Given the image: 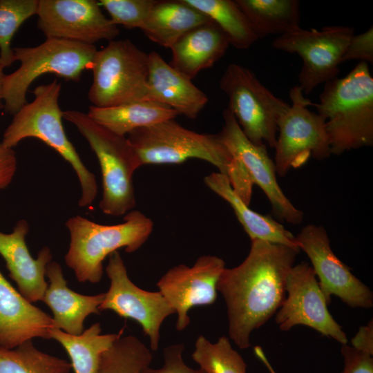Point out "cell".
Segmentation results:
<instances>
[{
    "label": "cell",
    "mask_w": 373,
    "mask_h": 373,
    "mask_svg": "<svg viewBox=\"0 0 373 373\" xmlns=\"http://www.w3.org/2000/svg\"><path fill=\"white\" fill-rule=\"evenodd\" d=\"M139 166L180 164L200 159L225 175L236 192L249 203L253 182L242 164L234 157L216 134L199 133L186 128L174 119L135 129L126 137Z\"/></svg>",
    "instance_id": "7a4b0ae2"
},
{
    "label": "cell",
    "mask_w": 373,
    "mask_h": 373,
    "mask_svg": "<svg viewBox=\"0 0 373 373\" xmlns=\"http://www.w3.org/2000/svg\"><path fill=\"white\" fill-rule=\"evenodd\" d=\"M191 357L204 373H246L247 364L243 358L224 336L214 343L199 336Z\"/></svg>",
    "instance_id": "4dcf8cb0"
},
{
    "label": "cell",
    "mask_w": 373,
    "mask_h": 373,
    "mask_svg": "<svg viewBox=\"0 0 373 373\" xmlns=\"http://www.w3.org/2000/svg\"><path fill=\"white\" fill-rule=\"evenodd\" d=\"M233 114L245 136L254 144L274 148L278 121L290 104L274 95L249 68L227 66L219 81Z\"/></svg>",
    "instance_id": "ba28073f"
},
{
    "label": "cell",
    "mask_w": 373,
    "mask_h": 373,
    "mask_svg": "<svg viewBox=\"0 0 373 373\" xmlns=\"http://www.w3.org/2000/svg\"><path fill=\"white\" fill-rule=\"evenodd\" d=\"M87 115L113 133L126 136L135 129L175 119L178 114L166 105L140 100L106 108L91 105Z\"/></svg>",
    "instance_id": "d4e9b609"
},
{
    "label": "cell",
    "mask_w": 373,
    "mask_h": 373,
    "mask_svg": "<svg viewBox=\"0 0 373 373\" xmlns=\"http://www.w3.org/2000/svg\"><path fill=\"white\" fill-rule=\"evenodd\" d=\"M291 104L278 121L274 165L276 175L285 176L311 157L322 160L332 154L325 131V120L307 107L313 103L298 85L289 90Z\"/></svg>",
    "instance_id": "30bf717a"
},
{
    "label": "cell",
    "mask_w": 373,
    "mask_h": 373,
    "mask_svg": "<svg viewBox=\"0 0 373 373\" xmlns=\"http://www.w3.org/2000/svg\"><path fill=\"white\" fill-rule=\"evenodd\" d=\"M53 319L26 299L0 271V347L14 349L33 338H50Z\"/></svg>",
    "instance_id": "d6986e66"
},
{
    "label": "cell",
    "mask_w": 373,
    "mask_h": 373,
    "mask_svg": "<svg viewBox=\"0 0 373 373\" xmlns=\"http://www.w3.org/2000/svg\"><path fill=\"white\" fill-rule=\"evenodd\" d=\"M351 345L363 352L373 355V321L359 327L356 335L351 339Z\"/></svg>",
    "instance_id": "74e56055"
},
{
    "label": "cell",
    "mask_w": 373,
    "mask_h": 373,
    "mask_svg": "<svg viewBox=\"0 0 373 373\" xmlns=\"http://www.w3.org/2000/svg\"><path fill=\"white\" fill-rule=\"evenodd\" d=\"M37 28L46 38L94 45L113 40L119 28L95 0H39Z\"/></svg>",
    "instance_id": "9a60e30c"
},
{
    "label": "cell",
    "mask_w": 373,
    "mask_h": 373,
    "mask_svg": "<svg viewBox=\"0 0 373 373\" xmlns=\"http://www.w3.org/2000/svg\"><path fill=\"white\" fill-rule=\"evenodd\" d=\"M359 60L373 64V27L359 35H354L343 55L341 61Z\"/></svg>",
    "instance_id": "e575fe53"
},
{
    "label": "cell",
    "mask_w": 373,
    "mask_h": 373,
    "mask_svg": "<svg viewBox=\"0 0 373 373\" xmlns=\"http://www.w3.org/2000/svg\"><path fill=\"white\" fill-rule=\"evenodd\" d=\"M344 367L341 373H373L372 355L352 345L343 344L341 349Z\"/></svg>",
    "instance_id": "d590c367"
},
{
    "label": "cell",
    "mask_w": 373,
    "mask_h": 373,
    "mask_svg": "<svg viewBox=\"0 0 373 373\" xmlns=\"http://www.w3.org/2000/svg\"><path fill=\"white\" fill-rule=\"evenodd\" d=\"M61 88L56 79L36 87L32 91L34 99L13 115L1 142L13 149L23 139L35 137L53 149L75 171L82 189L78 205L86 207L95 200L97 184L95 175L84 165L65 133L63 111L59 105Z\"/></svg>",
    "instance_id": "277c9868"
},
{
    "label": "cell",
    "mask_w": 373,
    "mask_h": 373,
    "mask_svg": "<svg viewBox=\"0 0 373 373\" xmlns=\"http://www.w3.org/2000/svg\"><path fill=\"white\" fill-rule=\"evenodd\" d=\"M29 231L28 222H17L10 233L0 231V255L6 261L10 277L16 283L20 294L30 303L42 300L48 287L46 269L52 256L48 247H44L34 258L26 242Z\"/></svg>",
    "instance_id": "ac0fdd59"
},
{
    "label": "cell",
    "mask_w": 373,
    "mask_h": 373,
    "mask_svg": "<svg viewBox=\"0 0 373 373\" xmlns=\"http://www.w3.org/2000/svg\"><path fill=\"white\" fill-rule=\"evenodd\" d=\"M13 51L15 61H19L21 64L5 75L3 100L5 111L14 115L28 103L26 93L36 79L50 73L77 82L84 70H92L97 50L95 45L46 38L39 46L15 47Z\"/></svg>",
    "instance_id": "8992f818"
},
{
    "label": "cell",
    "mask_w": 373,
    "mask_h": 373,
    "mask_svg": "<svg viewBox=\"0 0 373 373\" xmlns=\"http://www.w3.org/2000/svg\"><path fill=\"white\" fill-rule=\"evenodd\" d=\"M184 345L177 343L164 348L163 365L157 369L146 367L142 373H204L200 368L193 369L188 366L183 359Z\"/></svg>",
    "instance_id": "836d02e7"
},
{
    "label": "cell",
    "mask_w": 373,
    "mask_h": 373,
    "mask_svg": "<svg viewBox=\"0 0 373 373\" xmlns=\"http://www.w3.org/2000/svg\"><path fill=\"white\" fill-rule=\"evenodd\" d=\"M285 290V298L275 317L281 331L288 332L296 325H305L342 345L347 343L342 327L327 309L328 304L309 263L301 262L291 267Z\"/></svg>",
    "instance_id": "4fadbf2b"
},
{
    "label": "cell",
    "mask_w": 373,
    "mask_h": 373,
    "mask_svg": "<svg viewBox=\"0 0 373 373\" xmlns=\"http://www.w3.org/2000/svg\"><path fill=\"white\" fill-rule=\"evenodd\" d=\"M106 272L111 284L99 305V311L111 310L120 317L136 321L149 338L150 348L156 351L160 342L164 321L175 313L160 291L144 290L128 278L119 253L109 255Z\"/></svg>",
    "instance_id": "7c38bea8"
},
{
    "label": "cell",
    "mask_w": 373,
    "mask_h": 373,
    "mask_svg": "<svg viewBox=\"0 0 373 373\" xmlns=\"http://www.w3.org/2000/svg\"><path fill=\"white\" fill-rule=\"evenodd\" d=\"M224 268L222 258L204 255L192 267L181 264L171 268L158 280L159 291L178 315V331L189 326V311L192 307L215 303L217 284Z\"/></svg>",
    "instance_id": "e0dca14e"
},
{
    "label": "cell",
    "mask_w": 373,
    "mask_h": 373,
    "mask_svg": "<svg viewBox=\"0 0 373 373\" xmlns=\"http://www.w3.org/2000/svg\"><path fill=\"white\" fill-rule=\"evenodd\" d=\"M299 252L288 246L253 240L244 261L222 272L217 290L226 303L229 337L240 349L251 346V332L282 305L287 277Z\"/></svg>",
    "instance_id": "6da1fadb"
},
{
    "label": "cell",
    "mask_w": 373,
    "mask_h": 373,
    "mask_svg": "<svg viewBox=\"0 0 373 373\" xmlns=\"http://www.w3.org/2000/svg\"><path fill=\"white\" fill-rule=\"evenodd\" d=\"M204 182L229 203L251 240H260L300 251L296 236L278 222L251 209L236 193L225 175L213 172L204 177Z\"/></svg>",
    "instance_id": "603a6c76"
},
{
    "label": "cell",
    "mask_w": 373,
    "mask_h": 373,
    "mask_svg": "<svg viewBox=\"0 0 373 373\" xmlns=\"http://www.w3.org/2000/svg\"><path fill=\"white\" fill-rule=\"evenodd\" d=\"M149 53L129 39L111 40L97 50L88 97L92 106L106 108L144 100L147 90Z\"/></svg>",
    "instance_id": "9c48e42d"
},
{
    "label": "cell",
    "mask_w": 373,
    "mask_h": 373,
    "mask_svg": "<svg viewBox=\"0 0 373 373\" xmlns=\"http://www.w3.org/2000/svg\"><path fill=\"white\" fill-rule=\"evenodd\" d=\"M70 233V245L65 256L80 283H99L103 276V261L114 251L124 248L133 253L148 240L153 222L137 210L128 212L122 223L105 225L81 216L69 218L66 224Z\"/></svg>",
    "instance_id": "5b68a950"
},
{
    "label": "cell",
    "mask_w": 373,
    "mask_h": 373,
    "mask_svg": "<svg viewBox=\"0 0 373 373\" xmlns=\"http://www.w3.org/2000/svg\"><path fill=\"white\" fill-rule=\"evenodd\" d=\"M312 106L325 120L332 155L373 146V78L367 63L325 83Z\"/></svg>",
    "instance_id": "3957f363"
},
{
    "label": "cell",
    "mask_w": 373,
    "mask_h": 373,
    "mask_svg": "<svg viewBox=\"0 0 373 373\" xmlns=\"http://www.w3.org/2000/svg\"><path fill=\"white\" fill-rule=\"evenodd\" d=\"M230 45L222 29L209 19L180 37L170 48L169 64L193 79L202 70L210 68L226 53Z\"/></svg>",
    "instance_id": "7402d4cb"
},
{
    "label": "cell",
    "mask_w": 373,
    "mask_h": 373,
    "mask_svg": "<svg viewBox=\"0 0 373 373\" xmlns=\"http://www.w3.org/2000/svg\"><path fill=\"white\" fill-rule=\"evenodd\" d=\"M63 117L76 126L97 157L102 178L101 211L113 216L131 211L136 204L133 176L140 166L126 137L113 133L81 111H63Z\"/></svg>",
    "instance_id": "52a82bcc"
},
{
    "label": "cell",
    "mask_w": 373,
    "mask_h": 373,
    "mask_svg": "<svg viewBox=\"0 0 373 373\" xmlns=\"http://www.w3.org/2000/svg\"><path fill=\"white\" fill-rule=\"evenodd\" d=\"M296 238L300 250L303 251L311 261L328 305L332 301V296H336L351 307H372V291L334 254L323 226L308 224Z\"/></svg>",
    "instance_id": "5bb4252c"
},
{
    "label": "cell",
    "mask_w": 373,
    "mask_h": 373,
    "mask_svg": "<svg viewBox=\"0 0 373 373\" xmlns=\"http://www.w3.org/2000/svg\"><path fill=\"white\" fill-rule=\"evenodd\" d=\"M17 157L13 149L4 146L0 142V190L9 186L17 170Z\"/></svg>",
    "instance_id": "8d00e7d4"
},
{
    "label": "cell",
    "mask_w": 373,
    "mask_h": 373,
    "mask_svg": "<svg viewBox=\"0 0 373 373\" xmlns=\"http://www.w3.org/2000/svg\"><path fill=\"white\" fill-rule=\"evenodd\" d=\"M99 323L93 324L79 335L68 334L53 328L50 338L58 341L67 352L74 373H96L102 354L119 338V333L102 334Z\"/></svg>",
    "instance_id": "4316f807"
},
{
    "label": "cell",
    "mask_w": 373,
    "mask_h": 373,
    "mask_svg": "<svg viewBox=\"0 0 373 373\" xmlns=\"http://www.w3.org/2000/svg\"><path fill=\"white\" fill-rule=\"evenodd\" d=\"M156 0H100L99 3L116 25L141 28Z\"/></svg>",
    "instance_id": "d6a6232c"
},
{
    "label": "cell",
    "mask_w": 373,
    "mask_h": 373,
    "mask_svg": "<svg viewBox=\"0 0 373 373\" xmlns=\"http://www.w3.org/2000/svg\"><path fill=\"white\" fill-rule=\"evenodd\" d=\"M209 19L184 0H156L140 29L153 42L171 48L184 34Z\"/></svg>",
    "instance_id": "cb8c5ba5"
},
{
    "label": "cell",
    "mask_w": 373,
    "mask_h": 373,
    "mask_svg": "<svg viewBox=\"0 0 373 373\" xmlns=\"http://www.w3.org/2000/svg\"><path fill=\"white\" fill-rule=\"evenodd\" d=\"M46 276L49 285L42 298L53 314L55 328L79 335L84 330V322L91 314H99V305L104 293L94 296L78 294L67 286L60 265L50 262L46 266Z\"/></svg>",
    "instance_id": "44dd1931"
},
{
    "label": "cell",
    "mask_w": 373,
    "mask_h": 373,
    "mask_svg": "<svg viewBox=\"0 0 373 373\" xmlns=\"http://www.w3.org/2000/svg\"><path fill=\"white\" fill-rule=\"evenodd\" d=\"M148 65L147 90L144 100L166 105L190 119L197 118L208 103L207 95L158 52L149 53Z\"/></svg>",
    "instance_id": "ffe728a7"
},
{
    "label": "cell",
    "mask_w": 373,
    "mask_h": 373,
    "mask_svg": "<svg viewBox=\"0 0 373 373\" xmlns=\"http://www.w3.org/2000/svg\"><path fill=\"white\" fill-rule=\"evenodd\" d=\"M70 363L37 350L32 340L14 349L0 347V373H71Z\"/></svg>",
    "instance_id": "f1b7e54d"
},
{
    "label": "cell",
    "mask_w": 373,
    "mask_h": 373,
    "mask_svg": "<svg viewBox=\"0 0 373 373\" xmlns=\"http://www.w3.org/2000/svg\"><path fill=\"white\" fill-rule=\"evenodd\" d=\"M258 39L301 28L298 0H235Z\"/></svg>",
    "instance_id": "484cf974"
},
{
    "label": "cell",
    "mask_w": 373,
    "mask_h": 373,
    "mask_svg": "<svg viewBox=\"0 0 373 373\" xmlns=\"http://www.w3.org/2000/svg\"><path fill=\"white\" fill-rule=\"evenodd\" d=\"M37 7L38 0H0V60L6 67L15 61L12 39Z\"/></svg>",
    "instance_id": "1f68e13d"
},
{
    "label": "cell",
    "mask_w": 373,
    "mask_h": 373,
    "mask_svg": "<svg viewBox=\"0 0 373 373\" xmlns=\"http://www.w3.org/2000/svg\"><path fill=\"white\" fill-rule=\"evenodd\" d=\"M152 359L150 350L138 338L121 336L102 354L96 373H142Z\"/></svg>",
    "instance_id": "f546056e"
},
{
    "label": "cell",
    "mask_w": 373,
    "mask_h": 373,
    "mask_svg": "<svg viewBox=\"0 0 373 373\" xmlns=\"http://www.w3.org/2000/svg\"><path fill=\"white\" fill-rule=\"evenodd\" d=\"M6 66L5 64L0 60V111L4 108V104L3 100V79L6 74L3 73V69Z\"/></svg>",
    "instance_id": "f35d334b"
},
{
    "label": "cell",
    "mask_w": 373,
    "mask_h": 373,
    "mask_svg": "<svg viewBox=\"0 0 373 373\" xmlns=\"http://www.w3.org/2000/svg\"><path fill=\"white\" fill-rule=\"evenodd\" d=\"M354 35L345 26H325L321 30H305L277 36L272 48L299 55L303 64L298 76V86L304 95L316 87L338 77L345 50Z\"/></svg>",
    "instance_id": "8fae6325"
},
{
    "label": "cell",
    "mask_w": 373,
    "mask_h": 373,
    "mask_svg": "<svg viewBox=\"0 0 373 373\" xmlns=\"http://www.w3.org/2000/svg\"><path fill=\"white\" fill-rule=\"evenodd\" d=\"M222 117L223 126L216 134L219 140L242 164L253 183L265 193L274 215L284 222L295 225L300 224L304 213L293 205L280 189L274 162L268 155L267 146L252 143L228 108L223 111Z\"/></svg>",
    "instance_id": "2e32d148"
},
{
    "label": "cell",
    "mask_w": 373,
    "mask_h": 373,
    "mask_svg": "<svg viewBox=\"0 0 373 373\" xmlns=\"http://www.w3.org/2000/svg\"><path fill=\"white\" fill-rule=\"evenodd\" d=\"M213 21L226 34L230 45L251 47L258 39L245 14L233 0H184Z\"/></svg>",
    "instance_id": "83f0119b"
}]
</instances>
